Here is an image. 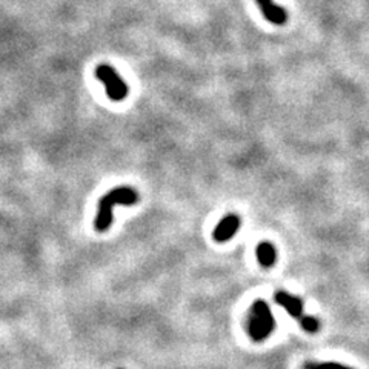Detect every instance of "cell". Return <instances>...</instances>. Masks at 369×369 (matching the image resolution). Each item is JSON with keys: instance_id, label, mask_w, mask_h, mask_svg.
Returning <instances> with one entry per match:
<instances>
[{"instance_id": "obj_1", "label": "cell", "mask_w": 369, "mask_h": 369, "mask_svg": "<svg viewBox=\"0 0 369 369\" xmlns=\"http://www.w3.org/2000/svg\"><path fill=\"white\" fill-rule=\"evenodd\" d=\"M139 202V193L131 187H117L102 197L97 205V214L94 219V230L97 233H105L112 225L114 206L123 205L131 206Z\"/></svg>"}, {"instance_id": "obj_9", "label": "cell", "mask_w": 369, "mask_h": 369, "mask_svg": "<svg viewBox=\"0 0 369 369\" xmlns=\"http://www.w3.org/2000/svg\"><path fill=\"white\" fill-rule=\"evenodd\" d=\"M303 369H353V368L343 366L340 364H334V361H326V364H316V361H309V364H305Z\"/></svg>"}, {"instance_id": "obj_8", "label": "cell", "mask_w": 369, "mask_h": 369, "mask_svg": "<svg viewBox=\"0 0 369 369\" xmlns=\"http://www.w3.org/2000/svg\"><path fill=\"white\" fill-rule=\"evenodd\" d=\"M303 331H307L309 334H316L320 329V322L313 316H303V319L298 322Z\"/></svg>"}, {"instance_id": "obj_5", "label": "cell", "mask_w": 369, "mask_h": 369, "mask_svg": "<svg viewBox=\"0 0 369 369\" xmlns=\"http://www.w3.org/2000/svg\"><path fill=\"white\" fill-rule=\"evenodd\" d=\"M240 225H241V220L239 215L235 214H230L226 215V217L222 219L219 222V225L215 226L214 230V234L213 237L215 241H228L231 240L235 234H237V231L240 230Z\"/></svg>"}, {"instance_id": "obj_7", "label": "cell", "mask_w": 369, "mask_h": 369, "mask_svg": "<svg viewBox=\"0 0 369 369\" xmlns=\"http://www.w3.org/2000/svg\"><path fill=\"white\" fill-rule=\"evenodd\" d=\"M256 254H257L259 263L262 265L263 268H271V266L276 263L277 251L274 245L270 243V241H262V243H259Z\"/></svg>"}, {"instance_id": "obj_2", "label": "cell", "mask_w": 369, "mask_h": 369, "mask_svg": "<svg viewBox=\"0 0 369 369\" xmlns=\"http://www.w3.org/2000/svg\"><path fill=\"white\" fill-rule=\"evenodd\" d=\"M276 328L274 316L271 313L270 305L265 300H256L252 303L248 316V334L254 342H263L272 334Z\"/></svg>"}, {"instance_id": "obj_4", "label": "cell", "mask_w": 369, "mask_h": 369, "mask_svg": "<svg viewBox=\"0 0 369 369\" xmlns=\"http://www.w3.org/2000/svg\"><path fill=\"white\" fill-rule=\"evenodd\" d=\"M274 300L278 305V307H282L286 313H288L292 319H296L297 322H300L303 319V303L298 297L289 294V292L286 291H277L274 296Z\"/></svg>"}, {"instance_id": "obj_6", "label": "cell", "mask_w": 369, "mask_h": 369, "mask_svg": "<svg viewBox=\"0 0 369 369\" xmlns=\"http://www.w3.org/2000/svg\"><path fill=\"white\" fill-rule=\"evenodd\" d=\"M257 5L262 10L263 16L268 19L271 23L274 25H283L288 21V14H286V10L282 6L276 5L272 0H256Z\"/></svg>"}, {"instance_id": "obj_3", "label": "cell", "mask_w": 369, "mask_h": 369, "mask_svg": "<svg viewBox=\"0 0 369 369\" xmlns=\"http://www.w3.org/2000/svg\"><path fill=\"white\" fill-rule=\"evenodd\" d=\"M95 78L104 82L106 95L112 102H122L128 95V85L111 65H99L95 68Z\"/></svg>"}, {"instance_id": "obj_10", "label": "cell", "mask_w": 369, "mask_h": 369, "mask_svg": "<svg viewBox=\"0 0 369 369\" xmlns=\"http://www.w3.org/2000/svg\"><path fill=\"white\" fill-rule=\"evenodd\" d=\"M119 369H122V368H119Z\"/></svg>"}]
</instances>
